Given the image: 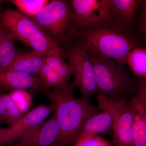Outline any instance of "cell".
<instances>
[{
    "mask_svg": "<svg viewBox=\"0 0 146 146\" xmlns=\"http://www.w3.org/2000/svg\"><path fill=\"white\" fill-rule=\"evenodd\" d=\"M141 6L139 28L143 39L146 42V1H143Z\"/></svg>",
    "mask_w": 146,
    "mask_h": 146,
    "instance_id": "23",
    "label": "cell"
},
{
    "mask_svg": "<svg viewBox=\"0 0 146 146\" xmlns=\"http://www.w3.org/2000/svg\"><path fill=\"white\" fill-rule=\"evenodd\" d=\"M0 23L15 39L46 55L50 49L58 46L35 21L10 8L0 10Z\"/></svg>",
    "mask_w": 146,
    "mask_h": 146,
    "instance_id": "5",
    "label": "cell"
},
{
    "mask_svg": "<svg viewBox=\"0 0 146 146\" xmlns=\"http://www.w3.org/2000/svg\"><path fill=\"white\" fill-rule=\"evenodd\" d=\"M64 51L59 47L50 49L46 55V62L50 68L64 81L69 83L73 76V68L70 63L64 60Z\"/></svg>",
    "mask_w": 146,
    "mask_h": 146,
    "instance_id": "16",
    "label": "cell"
},
{
    "mask_svg": "<svg viewBox=\"0 0 146 146\" xmlns=\"http://www.w3.org/2000/svg\"><path fill=\"white\" fill-rule=\"evenodd\" d=\"M98 107L107 111L113 120L112 146H134L132 138L133 113L129 102H119L97 94Z\"/></svg>",
    "mask_w": 146,
    "mask_h": 146,
    "instance_id": "7",
    "label": "cell"
},
{
    "mask_svg": "<svg viewBox=\"0 0 146 146\" xmlns=\"http://www.w3.org/2000/svg\"><path fill=\"white\" fill-rule=\"evenodd\" d=\"M21 114L27 113L33 103L32 96L26 90H20L12 91L9 94Z\"/></svg>",
    "mask_w": 146,
    "mask_h": 146,
    "instance_id": "22",
    "label": "cell"
},
{
    "mask_svg": "<svg viewBox=\"0 0 146 146\" xmlns=\"http://www.w3.org/2000/svg\"><path fill=\"white\" fill-rule=\"evenodd\" d=\"M54 111L52 104H40L22 116L13 125L9 127L10 130V145H12L24 132L44 121Z\"/></svg>",
    "mask_w": 146,
    "mask_h": 146,
    "instance_id": "10",
    "label": "cell"
},
{
    "mask_svg": "<svg viewBox=\"0 0 146 146\" xmlns=\"http://www.w3.org/2000/svg\"><path fill=\"white\" fill-rule=\"evenodd\" d=\"M72 83L62 89L43 91L53 106L60 131V146H72L86 120L98 112L90 100L74 96Z\"/></svg>",
    "mask_w": 146,
    "mask_h": 146,
    "instance_id": "2",
    "label": "cell"
},
{
    "mask_svg": "<svg viewBox=\"0 0 146 146\" xmlns=\"http://www.w3.org/2000/svg\"><path fill=\"white\" fill-rule=\"evenodd\" d=\"M126 64L135 77L146 79V48L138 47L133 49L129 54Z\"/></svg>",
    "mask_w": 146,
    "mask_h": 146,
    "instance_id": "20",
    "label": "cell"
},
{
    "mask_svg": "<svg viewBox=\"0 0 146 146\" xmlns=\"http://www.w3.org/2000/svg\"><path fill=\"white\" fill-rule=\"evenodd\" d=\"M46 60V55L32 50L28 52L18 51L8 69L28 74L37 75Z\"/></svg>",
    "mask_w": 146,
    "mask_h": 146,
    "instance_id": "15",
    "label": "cell"
},
{
    "mask_svg": "<svg viewBox=\"0 0 146 146\" xmlns=\"http://www.w3.org/2000/svg\"><path fill=\"white\" fill-rule=\"evenodd\" d=\"M130 28L112 18L75 31L73 36L90 55L126 65L130 52L137 47H144L139 36Z\"/></svg>",
    "mask_w": 146,
    "mask_h": 146,
    "instance_id": "1",
    "label": "cell"
},
{
    "mask_svg": "<svg viewBox=\"0 0 146 146\" xmlns=\"http://www.w3.org/2000/svg\"><path fill=\"white\" fill-rule=\"evenodd\" d=\"M2 2V1H0V3Z\"/></svg>",
    "mask_w": 146,
    "mask_h": 146,
    "instance_id": "26",
    "label": "cell"
},
{
    "mask_svg": "<svg viewBox=\"0 0 146 146\" xmlns=\"http://www.w3.org/2000/svg\"><path fill=\"white\" fill-rule=\"evenodd\" d=\"M12 33L0 23V69H8L13 63L18 51Z\"/></svg>",
    "mask_w": 146,
    "mask_h": 146,
    "instance_id": "17",
    "label": "cell"
},
{
    "mask_svg": "<svg viewBox=\"0 0 146 146\" xmlns=\"http://www.w3.org/2000/svg\"><path fill=\"white\" fill-rule=\"evenodd\" d=\"M129 103L133 113L132 133L133 146H146V102L137 93Z\"/></svg>",
    "mask_w": 146,
    "mask_h": 146,
    "instance_id": "12",
    "label": "cell"
},
{
    "mask_svg": "<svg viewBox=\"0 0 146 146\" xmlns=\"http://www.w3.org/2000/svg\"><path fill=\"white\" fill-rule=\"evenodd\" d=\"M113 120L107 111L102 110L91 115L84 123L76 139L97 136L112 131Z\"/></svg>",
    "mask_w": 146,
    "mask_h": 146,
    "instance_id": "14",
    "label": "cell"
},
{
    "mask_svg": "<svg viewBox=\"0 0 146 146\" xmlns=\"http://www.w3.org/2000/svg\"><path fill=\"white\" fill-rule=\"evenodd\" d=\"M60 127L53 113L48 119L24 132L11 146H60Z\"/></svg>",
    "mask_w": 146,
    "mask_h": 146,
    "instance_id": "9",
    "label": "cell"
},
{
    "mask_svg": "<svg viewBox=\"0 0 146 146\" xmlns=\"http://www.w3.org/2000/svg\"><path fill=\"white\" fill-rule=\"evenodd\" d=\"M69 1L72 9L74 32L112 19L108 0Z\"/></svg>",
    "mask_w": 146,
    "mask_h": 146,
    "instance_id": "8",
    "label": "cell"
},
{
    "mask_svg": "<svg viewBox=\"0 0 146 146\" xmlns=\"http://www.w3.org/2000/svg\"><path fill=\"white\" fill-rule=\"evenodd\" d=\"M22 116L9 94L0 92V123L10 126Z\"/></svg>",
    "mask_w": 146,
    "mask_h": 146,
    "instance_id": "19",
    "label": "cell"
},
{
    "mask_svg": "<svg viewBox=\"0 0 146 146\" xmlns=\"http://www.w3.org/2000/svg\"><path fill=\"white\" fill-rule=\"evenodd\" d=\"M9 127L5 128L0 126V146L9 145Z\"/></svg>",
    "mask_w": 146,
    "mask_h": 146,
    "instance_id": "24",
    "label": "cell"
},
{
    "mask_svg": "<svg viewBox=\"0 0 146 146\" xmlns=\"http://www.w3.org/2000/svg\"><path fill=\"white\" fill-rule=\"evenodd\" d=\"M65 57L73 68L74 79L71 83L78 87L82 98L90 100L97 94L94 65L89 53L80 42L74 40L64 51Z\"/></svg>",
    "mask_w": 146,
    "mask_h": 146,
    "instance_id": "6",
    "label": "cell"
},
{
    "mask_svg": "<svg viewBox=\"0 0 146 146\" xmlns=\"http://www.w3.org/2000/svg\"><path fill=\"white\" fill-rule=\"evenodd\" d=\"M8 1L16 6L22 14L33 20L39 12L49 3L50 1L48 0H10Z\"/></svg>",
    "mask_w": 146,
    "mask_h": 146,
    "instance_id": "21",
    "label": "cell"
},
{
    "mask_svg": "<svg viewBox=\"0 0 146 146\" xmlns=\"http://www.w3.org/2000/svg\"><path fill=\"white\" fill-rule=\"evenodd\" d=\"M90 56L96 75L97 94L117 101H130L138 92L139 78L131 76L127 65L120 61Z\"/></svg>",
    "mask_w": 146,
    "mask_h": 146,
    "instance_id": "3",
    "label": "cell"
},
{
    "mask_svg": "<svg viewBox=\"0 0 146 146\" xmlns=\"http://www.w3.org/2000/svg\"><path fill=\"white\" fill-rule=\"evenodd\" d=\"M0 88L10 93L16 90H40V81L36 76L9 69H0Z\"/></svg>",
    "mask_w": 146,
    "mask_h": 146,
    "instance_id": "11",
    "label": "cell"
},
{
    "mask_svg": "<svg viewBox=\"0 0 146 146\" xmlns=\"http://www.w3.org/2000/svg\"><path fill=\"white\" fill-rule=\"evenodd\" d=\"M33 20L63 51L74 41L72 9L69 1H50Z\"/></svg>",
    "mask_w": 146,
    "mask_h": 146,
    "instance_id": "4",
    "label": "cell"
},
{
    "mask_svg": "<svg viewBox=\"0 0 146 146\" xmlns=\"http://www.w3.org/2000/svg\"><path fill=\"white\" fill-rule=\"evenodd\" d=\"M139 78V86L138 92L143 97L146 102V79Z\"/></svg>",
    "mask_w": 146,
    "mask_h": 146,
    "instance_id": "25",
    "label": "cell"
},
{
    "mask_svg": "<svg viewBox=\"0 0 146 146\" xmlns=\"http://www.w3.org/2000/svg\"><path fill=\"white\" fill-rule=\"evenodd\" d=\"M110 146H111V145H110Z\"/></svg>",
    "mask_w": 146,
    "mask_h": 146,
    "instance_id": "27",
    "label": "cell"
},
{
    "mask_svg": "<svg viewBox=\"0 0 146 146\" xmlns=\"http://www.w3.org/2000/svg\"><path fill=\"white\" fill-rule=\"evenodd\" d=\"M36 76L40 81V90L62 89L68 87L71 83H67L52 70L45 62Z\"/></svg>",
    "mask_w": 146,
    "mask_h": 146,
    "instance_id": "18",
    "label": "cell"
},
{
    "mask_svg": "<svg viewBox=\"0 0 146 146\" xmlns=\"http://www.w3.org/2000/svg\"><path fill=\"white\" fill-rule=\"evenodd\" d=\"M110 15L114 20L127 26L135 22L142 0H108Z\"/></svg>",
    "mask_w": 146,
    "mask_h": 146,
    "instance_id": "13",
    "label": "cell"
}]
</instances>
